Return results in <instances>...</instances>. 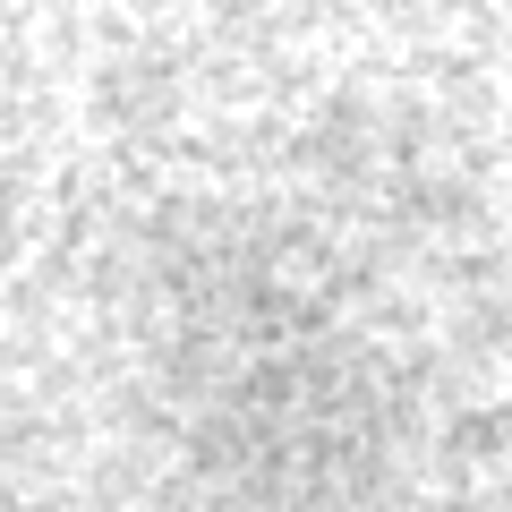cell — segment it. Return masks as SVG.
I'll return each instance as SVG.
<instances>
[]
</instances>
